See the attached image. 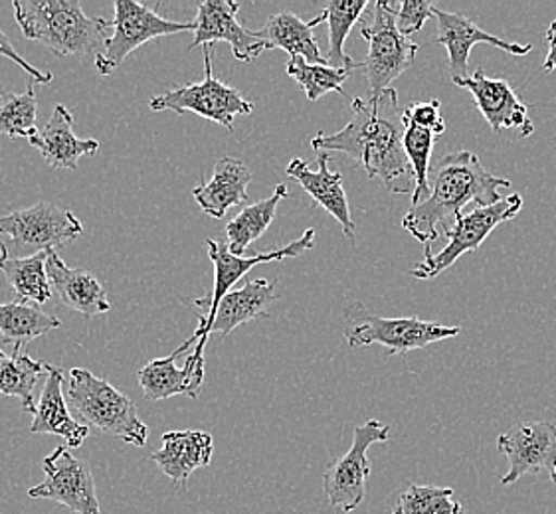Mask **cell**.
<instances>
[{
    "label": "cell",
    "instance_id": "cell-36",
    "mask_svg": "<svg viewBox=\"0 0 556 514\" xmlns=\"http://www.w3.org/2000/svg\"><path fill=\"white\" fill-rule=\"evenodd\" d=\"M434 2L430 0H402L396 2V26L406 38L420 33L424 24L434 16Z\"/></svg>",
    "mask_w": 556,
    "mask_h": 514
},
{
    "label": "cell",
    "instance_id": "cell-24",
    "mask_svg": "<svg viewBox=\"0 0 556 514\" xmlns=\"http://www.w3.org/2000/svg\"><path fill=\"white\" fill-rule=\"evenodd\" d=\"M62 384H64L62 370L52 367L50 374L46 376L40 400L36 402L30 432L62 437L70 448H81L84 441L88 439L89 427L79 424L78 420L70 412L66 396L62 391Z\"/></svg>",
    "mask_w": 556,
    "mask_h": 514
},
{
    "label": "cell",
    "instance_id": "cell-32",
    "mask_svg": "<svg viewBox=\"0 0 556 514\" xmlns=\"http://www.w3.org/2000/svg\"><path fill=\"white\" fill-rule=\"evenodd\" d=\"M404 153L410 160L414 170V192H412V206H418L420 202L428 198L430 192V163H432V151H434L438 133L434 129H426L420 125L404 121Z\"/></svg>",
    "mask_w": 556,
    "mask_h": 514
},
{
    "label": "cell",
    "instance_id": "cell-16",
    "mask_svg": "<svg viewBox=\"0 0 556 514\" xmlns=\"http://www.w3.org/2000/svg\"><path fill=\"white\" fill-rule=\"evenodd\" d=\"M457 88L468 90L478 103V110L490 124L493 133L505 129L517 131L519 137L533 134L534 127L529 110L517 98V93L505 79L490 78L483 69H476L471 76L452 78Z\"/></svg>",
    "mask_w": 556,
    "mask_h": 514
},
{
    "label": "cell",
    "instance_id": "cell-31",
    "mask_svg": "<svg viewBox=\"0 0 556 514\" xmlns=\"http://www.w3.org/2000/svg\"><path fill=\"white\" fill-rule=\"evenodd\" d=\"M367 0H331L323 7V14L329 23V52L325 56L327 66L334 69L355 72L363 69V62H355L345 52V40L361 14L367 11Z\"/></svg>",
    "mask_w": 556,
    "mask_h": 514
},
{
    "label": "cell",
    "instance_id": "cell-3",
    "mask_svg": "<svg viewBox=\"0 0 556 514\" xmlns=\"http://www.w3.org/2000/svg\"><path fill=\"white\" fill-rule=\"evenodd\" d=\"M12 9L24 38L60 57L86 56L112 36V21L88 16L76 0H14Z\"/></svg>",
    "mask_w": 556,
    "mask_h": 514
},
{
    "label": "cell",
    "instance_id": "cell-15",
    "mask_svg": "<svg viewBox=\"0 0 556 514\" xmlns=\"http://www.w3.org/2000/svg\"><path fill=\"white\" fill-rule=\"evenodd\" d=\"M240 4L235 0H202L199 2V14L194 21V40L189 50L199 46H212L226 42L232 48L238 62H252L262 52L269 50L266 42L257 36V30H248L238 23Z\"/></svg>",
    "mask_w": 556,
    "mask_h": 514
},
{
    "label": "cell",
    "instance_id": "cell-19",
    "mask_svg": "<svg viewBox=\"0 0 556 514\" xmlns=\"http://www.w3.org/2000/svg\"><path fill=\"white\" fill-rule=\"evenodd\" d=\"M187 348L180 347L170 357L156 358L137 372L139 386L147 400L161 402L173 396H187L197 400L204 384V358L190 355L185 369H178L177 358L185 355Z\"/></svg>",
    "mask_w": 556,
    "mask_h": 514
},
{
    "label": "cell",
    "instance_id": "cell-37",
    "mask_svg": "<svg viewBox=\"0 0 556 514\" xmlns=\"http://www.w3.org/2000/svg\"><path fill=\"white\" fill-rule=\"evenodd\" d=\"M440 107L442 105L438 100L414 101L408 107L402 110V119L426 127V129H434L435 133L442 134L445 131V121Z\"/></svg>",
    "mask_w": 556,
    "mask_h": 514
},
{
    "label": "cell",
    "instance_id": "cell-17",
    "mask_svg": "<svg viewBox=\"0 0 556 514\" xmlns=\"http://www.w3.org/2000/svg\"><path fill=\"white\" fill-rule=\"evenodd\" d=\"M434 16L438 21V34H435L434 42L444 46L447 50V66L452 72V78L466 76L469 54H471L473 46L490 44L511 54V56H527L533 50L531 44H517V42H509V40L497 38L491 33H485L462 12H445L434 9Z\"/></svg>",
    "mask_w": 556,
    "mask_h": 514
},
{
    "label": "cell",
    "instance_id": "cell-20",
    "mask_svg": "<svg viewBox=\"0 0 556 514\" xmlns=\"http://www.w3.org/2000/svg\"><path fill=\"white\" fill-rule=\"evenodd\" d=\"M286 175L333 216L349 240H355V222L351 218V206L343 189V175L329 170L327 153H319L317 170H309L303 158H293L286 168Z\"/></svg>",
    "mask_w": 556,
    "mask_h": 514
},
{
    "label": "cell",
    "instance_id": "cell-12",
    "mask_svg": "<svg viewBox=\"0 0 556 514\" xmlns=\"http://www.w3.org/2000/svg\"><path fill=\"white\" fill-rule=\"evenodd\" d=\"M346 326V343L351 348L367 347V345H382L387 348V357L406 355L410 350L426 348L445 338H454L462 333L459 326H445V324L422 321L418 317H379V314L365 313L358 321L349 319Z\"/></svg>",
    "mask_w": 556,
    "mask_h": 514
},
{
    "label": "cell",
    "instance_id": "cell-10",
    "mask_svg": "<svg viewBox=\"0 0 556 514\" xmlns=\"http://www.w3.org/2000/svg\"><path fill=\"white\" fill-rule=\"evenodd\" d=\"M115 16L112 36L96 56V72L100 76H112L137 48L170 34L194 33V23H175L161 16L147 4L135 0H115Z\"/></svg>",
    "mask_w": 556,
    "mask_h": 514
},
{
    "label": "cell",
    "instance_id": "cell-21",
    "mask_svg": "<svg viewBox=\"0 0 556 514\" xmlns=\"http://www.w3.org/2000/svg\"><path fill=\"white\" fill-rule=\"evenodd\" d=\"M46 271L52 291L67 309L78 311L84 317H98L112 311V303L108 301V293L101 281L86 269L67 268L56 249L48 252Z\"/></svg>",
    "mask_w": 556,
    "mask_h": 514
},
{
    "label": "cell",
    "instance_id": "cell-22",
    "mask_svg": "<svg viewBox=\"0 0 556 514\" xmlns=\"http://www.w3.org/2000/svg\"><path fill=\"white\" fill-rule=\"evenodd\" d=\"M52 168L76 170L79 158L100 151L98 139H78L74 134V115L66 105L58 103L50 121L28 141Z\"/></svg>",
    "mask_w": 556,
    "mask_h": 514
},
{
    "label": "cell",
    "instance_id": "cell-6",
    "mask_svg": "<svg viewBox=\"0 0 556 514\" xmlns=\"http://www.w3.org/2000/svg\"><path fill=\"white\" fill-rule=\"evenodd\" d=\"M523 208V196L521 194H509L507 198H501L493 206H476L471 213L459 214L454 226H444L447 246L432 254L430 247L424 249V261L416 264L410 271L412 278L416 280H434L445 269L452 268L459 257L469 252H478L481 244L488 240V235L503 224L509 222Z\"/></svg>",
    "mask_w": 556,
    "mask_h": 514
},
{
    "label": "cell",
    "instance_id": "cell-11",
    "mask_svg": "<svg viewBox=\"0 0 556 514\" xmlns=\"http://www.w3.org/2000/svg\"><path fill=\"white\" fill-rule=\"evenodd\" d=\"M390 427L379 420H368L356 425L353 446L343 458L334 459L323 473V491L333 509L343 513L355 511L367 497V479L370 475L368 449L375 444H387Z\"/></svg>",
    "mask_w": 556,
    "mask_h": 514
},
{
    "label": "cell",
    "instance_id": "cell-38",
    "mask_svg": "<svg viewBox=\"0 0 556 514\" xmlns=\"http://www.w3.org/2000/svg\"><path fill=\"white\" fill-rule=\"evenodd\" d=\"M0 56L9 57L16 66L23 67L24 72L30 76L34 83H42V86H46V83L52 81V74H50V72L46 74L42 69L34 67L33 64H28V62L16 52V48H14V44L9 40V36L2 33V28H0Z\"/></svg>",
    "mask_w": 556,
    "mask_h": 514
},
{
    "label": "cell",
    "instance_id": "cell-13",
    "mask_svg": "<svg viewBox=\"0 0 556 514\" xmlns=\"http://www.w3.org/2000/svg\"><path fill=\"white\" fill-rule=\"evenodd\" d=\"M42 470L45 481L28 489L30 499L54 501L76 514H101L93 475L84 459L60 446L45 459Z\"/></svg>",
    "mask_w": 556,
    "mask_h": 514
},
{
    "label": "cell",
    "instance_id": "cell-34",
    "mask_svg": "<svg viewBox=\"0 0 556 514\" xmlns=\"http://www.w3.org/2000/svg\"><path fill=\"white\" fill-rule=\"evenodd\" d=\"M286 72L300 83L309 101H317L329 91L343 95V83L351 76V72L346 69H334L327 64H312L300 56L290 57Z\"/></svg>",
    "mask_w": 556,
    "mask_h": 514
},
{
    "label": "cell",
    "instance_id": "cell-29",
    "mask_svg": "<svg viewBox=\"0 0 556 514\" xmlns=\"http://www.w3.org/2000/svg\"><path fill=\"white\" fill-rule=\"evenodd\" d=\"M283 198H288V187L278 184L269 198L245 206L242 213L226 224V237H228L226 244L232 254L245 256L250 246L266 234L267 228L276 218L279 202Z\"/></svg>",
    "mask_w": 556,
    "mask_h": 514
},
{
    "label": "cell",
    "instance_id": "cell-14",
    "mask_svg": "<svg viewBox=\"0 0 556 514\" xmlns=\"http://www.w3.org/2000/svg\"><path fill=\"white\" fill-rule=\"evenodd\" d=\"M497 449L509 459L501 485L507 487L525 475L546 473L556 485V427L546 422H523L497 437Z\"/></svg>",
    "mask_w": 556,
    "mask_h": 514
},
{
    "label": "cell",
    "instance_id": "cell-30",
    "mask_svg": "<svg viewBox=\"0 0 556 514\" xmlns=\"http://www.w3.org/2000/svg\"><path fill=\"white\" fill-rule=\"evenodd\" d=\"M50 364L34 360L24 355L23 350H14L12 355H7L0 348V394L9 398H18L24 412L34 414V388L42 376L50 374Z\"/></svg>",
    "mask_w": 556,
    "mask_h": 514
},
{
    "label": "cell",
    "instance_id": "cell-4",
    "mask_svg": "<svg viewBox=\"0 0 556 514\" xmlns=\"http://www.w3.org/2000/svg\"><path fill=\"white\" fill-rule=\"evenodd\" d=\"M66 400L79 424L96 427L135 448L147 446L149 427L137 414L134 400L105 378L86 369L70 370Z\"/></svg>",
    "mask_w": 556,
    "mask_h": 514
},
{
    "label": "cell",
    "instance_id": "cell-2",
    "mask_svg": "<svg viewBox=\"0 0 556 514\" xmlns=\"http://www.w3.org/2000/svg\"><path fill=\"white\" fill-rule=\"evenodd\" d=\"M430 175L432 189L428 198L412 206L410 213L402 218V228L426 247L440 237L438 226H445L450 218L456 220L468 204L493 206L501 201V191L511 187L509 180L493 175L469 151L445 155Z\"/></svg>",
    "mask_w": 556,
    "mask_h": 514
},
{
    "label": "cell",
    "instance_id": "cell-39",
    "mask_svg": "<svg viewBox=\"0 0 556 514\" xmlns=\"http://www.w3.org/2000/svg\"><path fill=\"white\" fill-rule=\"evenodd\" d=\"M546 44H548V54H546L545 72H553L556 69V18L546 28Z\"/></svg>",
    "mask_w": 556,
    "mask_h": 514
},
{
    "label": "cell",
    "instance_id": "cell-25",
    "mask_svg": "<svg viewBox=\"0 0 556 514\" xmlns=\"http://www.w3.org/2000/svg\"><path fill=\"white\" fill-rule=\"evenodd\" d=\"M250 182L252 172L240 158L224 157L216 163L212 179L199 184L192 191V196L202 213L223 220L230 208L248 202Z\"/></svg>",
    "mask_w": 556,
    "mask_h": 514
},
{
    "label": "cell",
    "instance_id": "cell-7",
    "mask_svg": "<svg viewBox=\"0 0 556 514\" xmlns=\"http://www.w3.org/2000/svg\"><path fill=\"white\" fill-rule=\"evenodd\" d=\"M363 38H367L368 54L363 62L367 74L370 95L389 90L390 81L401 78L414 64L420 46L406 38L396 26V2L379 0L372 7V21L361 26Z\"/></svg>",
    "mask_w": 556,
    "mask_h": 514
},
{
    "label": "cell",
    "instance_id": "cell-27",
    "mask_svg": "<svg viewBox=\"0 0 556 514\" xmlns=\"http://www.w3.org/2000/svg\"><path fill=\"white\" fill-rule=\"evenodd\" d=\"M48 252L30 257H11L0 247V273L11 285L16 303L45 305L52 297V285L46 271Z\"/></svg>",
    "mask_w": 556,
    "mask_h": 514
},
{
    "label": "cell",
    "instance_id": "cell-5",
    "mask_svg": "<svg viewBox=\"0 0 556 514\" xmlns=\"http://www.w3.org/2000/svg\"><path fill=\"white\" fill-rule=\"evenodd\" d=\"M84 234L78 216L52 202H38L24 210L0 216V247L11 257H30L66 246Z\"/></svg>",
    "mask_w": 556,
    "mask_h": 514
},
{
    "label": "cell",
    "instance_id": "cell-35",
    "mask_svg": "<svg viewBox=\"0 0 556 514\" xmlns=\"http://www.w3.org/2000/svg\"><path fill=\"white\" fill-rule=\"evenodd\" d=\"M392 514H464V506L454 499L452 487L408 485Z\"/></svg>",
    "mask_w": 556,
    "mask_h": 514
},
{
    "label": "cell",
    "instance_id": "cell-18",
    "mask_svg": "<svg viewBox=\"0 0 556 514\" xmlns=\"http://www.w3.org/2000/svg\"><path fill=\"white\" fill-rule=\"evenodd\" d=\"M278 281L269 280H250L245 281L244 287L230 291L224 297L216 314L212 319L208 329L204 331L201 343L194 348L192 357L204 358V348L208 343V336L212 333H218L220 336H228L236 326L254 321L260 317H269L267 307L274 301H278V293H276Z\"/></svg>",
    "mask_w": 556,
    "mask_h": 514
},
{
    "label": "cell",
    "instance_id": "cell-8",
    "mask_svg": "<svg viewBox=\"0 0 556 514\" xmlns=\"http://www.w3.org/2000/svg\"><path fill=\"white\" fill-rule=\"evenodd\" d=\"M315 247V230L309 228L305 230L301 237L290 242L288 246L271 249V252H254L252 256H236L230 252V247L226 242H216L212 237H206V249H208V257H211L212 266H214V287L208 297L202 299H194L192 305L204 309V314H201V323L194 335H190L182 345L189 348L190 345H199L204 331L208 329L218 305L223 301L224 297L230 293L232 285L244 278L250 269L262 266V264H271V261H281L286 257H300L301 254L309 252Z\"/></svg>",
    "mask_w": 556,
    "mask_h": 514
},
{
    "label": "cell",
    "instance_id": "cell-33",
    "mask_svg": "<svg viewBox=\"0 0 556 514\" xmlns=\"http://www.w3.org/2000/svg\"><path fill=\"white\" fill-rule=\"evenodd\" d=\"M38 119V100L34 93V81H28V88L23 93L0 91V134L11 139L30 141Z\"/></svg>",
    "mask_w": 556,
    "mask_h": 514
},
{
    "label": "cell",
    "instance_id": "cell-1",
    "mask_svg": "<svg viewBox=\"0 0 556 514\" xmlns=\"http://www.w3.org/2000/svg\"><path fill=\"white\" fill-rule=\"evenodd\" d=\"M351 121L333 134H315L317 153H345L367 170L368 179H379L392 194L414 192V170L404 153V124L399 91L355 98Z\"/></svg>",
    "mask_w": 556,
    "mask_h": 514
},
{
    "label": "cell",
    "instance_id": "cell-9",
    "mask_svg": "<svg viewBox=\"0 0 556 514\" xmlns=\"http://www.w3.org/2000/svg\"><path fill=\"white\" fill-rule=\"evenodd\" d=\"M212 46H204V79L201 83L180 86L149 101L153 112L194 113L208 121L223 125L228 133L235 131L236 115H250L254 105L240 91L223 83L212 69Z\"/></svg>",
    "mask_w": 556,
    "mask_h": 514
},
{
    "label": "cell",
    "instance_id": "cell-28",
    "mask_svg": "<svg viewBox=\"0 0 556 514\" xmlns=\"http://www.w3.org/2000/svg\"><path fill=\"white\" fill-rule=\"evenodd\" d=\"M60 326L56 314L45 313L34 305L0 303V343L12 345L14 350H23L28 343Z\"/></svg>",
    "mask_w": 556,
    "mask_h": 514
},
{
    "label": "cell",
    "instance_id": "cell-23",
    "mask_svg": "<svg viewBox=\"0 0 556 514\" xmlns=\"http://www.w3.org/2000/svg\"><path fill=\"white\" fill-rule=\"evenodd\" d=\"M214 453L211 434L199 429L167 432L163 436V448L151 453L159 470L180 489L187 487L190 475L201 467H208Z\"/></svg>",
    "mask_w": 556,
    "mask_h": 514
},
{
    "label": "cell",
    "instance_id": "cell-26",
    "mask_svg": "<svg viewBox=\"0 0 556 514\" xmlns=\"http://www.w3.org/2000/svg\"><path fill=\"white\" fill-rule=\"evenodd\" d=\"M323 23H327L323 12L309 23L301 21L300 16L293 12H278L267 18L264 28L257 30V36L266 42L269 50L278 48L288 52L290 57L300 56L312 64H327L317 44V38L313 34V30Z\"/></svg>",
    "mask_w": 556,
    "mask_h": 514
}]
</instances>
